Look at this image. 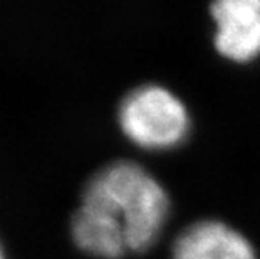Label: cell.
<instances>
[{
  "label": "cell",
  "instance_id": "6da1fadb",
  "mask_svg": "<svg viewBox=\"0 0 260 259\" xmlns=\"http://www.w3.org/2000/svg\"><path fill=\"white\" fill-rule=\"evenodd\" d=\"M81 206L111 217L123 229L128 249L143 252L167 224L170 197L141 165L118 160L91 175L82 189Z\"/></svg>",
  "mask_w": 260,
  "mask_h": 259
},
{
  "label": "cell",
  "instance_id": "7a4b0ae2",
  "mask_svg": "<svg viewBox=\"0 0 260 259\" xmlns=\"http://www.w3.org/2000/svg\"><path fill=\"white\" fill-rule=\"evenodd\" d=\"M118 123L129 141L145 150H171L190 135L191 118L175 93L158 84H143L119 103Z\"/></svg>",
  "mask_w": 260,
  "mask_h": 259
},
{
  "label": "cell",
  "instance_id": "3957f363",
  "mask_svg": "<svg viewBox=\"0 0 260 259\" xmlns=\"http://www.w3.org/2000/svg\"><path fill=\"white\" fill-rule=\"evenodd\" d=\"M210 12L218 54L240 64L260 57V0H220Z\"/></svg>",
  "mask_w": 260,
  "mask_h": 259
},
{
  "label": "cell",
  "instance_id": "277c9868",
  "mask_svg": "<svg viewBox=\"0 0 260 259\" xmlns=\"http://www.w3.org/2000/svg\"><path fill=\"white\" fill-rule=\"evenodd\" d=\"M171 259H257L252 242L222 220H198L176 238Z\"/></svg>",
  "mask_w": 260,
  "mask_h": 259
},
{
  "label": "cell",
  "instance_id": "5b68a950",
  "mask_svg": "<svg viewBox=\"0 0 260 259\" xmlns=\"http://www.w3.org/2000/svg\"><path fill=\"white\" fill-rule=\"evenodd\" d=\"M71 236L81 251L96 257L119 259L129 251L123 229L111 217L84 206L71 217Z\"/></svg>",
  "mask_w": 260,
  "mask_h": 259
},
{
  "label": "cell",
  "instance_id": "8992f818",
  "mask_svg": "<svg viewBox=\"0 0 260 259\" xmlns=\"http://www.w3.org/2000/svg\"><path fill=\"white\" fill-rule=\"evenodd\" d=\"M0 259H4V254H2V251H0Z\"/></svg>",
  "mask_w": 260,
  "mask_h": 259
}]
</instances>
